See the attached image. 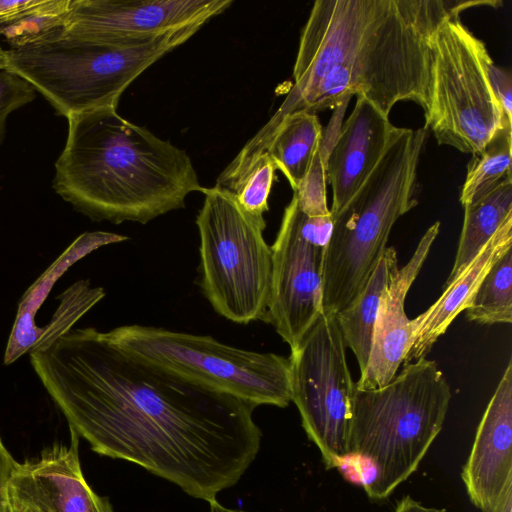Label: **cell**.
I'll return each mask as SVG.
<instances>
[{"instance_id":"6da1fadb","label":"cell","mask_w":512,"mask_h":512,"mask_svg":"<svg viewBox=\"0 0 512 512\" xmlns=\"http://www.w3.org/2000/svg\"><path fill=\"white\" fill-rule=\"evenodd\" d=\"M71 432L210 501L235 485L260 449L254 406L136 358L94 327L29 352Z\"/></svg>"},{"instance_id":"7a4b0ae2","label":"cell","mask_w":512,"mask_h":512,"mask_svg":"<svg viewBox=\"0 0 512 512\" xmlns=\"http://www.w3.org/2000/svg\"><path fill=\"white\" fill-rule=\"evenodd\" d=\"M475 5L497 1H315L300 37L294 85L261 131L293 112L334 109L358 95L387 115L400 101L425 113L434 32Z\"/></svg>"},{"instance_id":"3957f363","label":"cell","mask_w":512,"mask_h":512,"mask_svg":"<svg viewBox=\"0 0 512 512\" xmlns=\"http://www.w3.org/2000/svg\"><path fill=\"white\" fill-rule=\"evenodd\" d=\"M67 140L53 188L93 221L146 224L203 193L188 154L144 127L101 107L67 117Z\"/></svg>"},{"instance_id":"277c9868","label":"cell","mask_w":512,"mask_h":512,"mask_svg":"<svg viewBox=\"0 0 512 512\" xmlns=\"http://www.w3.org/2000/svg\"><path fill=\"white\" fill-rule=\"evenodd\" d=\"M450 399L446 378L426 357L404 364L380 388H354L350 457L368 470L362 484L370 498H387L417 470L442 429Z\"/></svg>"},{"instance_id":"5b68a950","label":"cell","mask_w":512,"mask_h":512,"mask_svg":"<svg viewBox=\"0 0 512 512\" xmlns=\"http://www.w3.org/2000/svg\"><path fill=\"white\" fill-rule=\"evenodd\" d=\"M427 129L394 127L380 160L349 201L332 214L322 260L323 311L337 313L361 293L396 221L417 204L418 166Z\"/></svg>"},{"instance_id":"8992f818","label":"cell","mask_w":512,"mask_h":512,"mask_svg":"<svg viewBox=\"0 0 512 512\" xmlns=\"http://www.w3.org/2000/svg\"><path fill=\"white\" fill-rule=\"evenodd\" d=\"M202 26L119 41L67 36L61 28L37 43L5 50L4 70L27 81L66 118L95 108H117L120 96L139 75Z\"/></svg>"},{"instance_id":"52a82bcc","label":"cell","mask_w":512,"mask_h":512,"mask_svg":"<svg viewBox=\"0 0 512 512\" xmlns=\"http://www.w3.org/2000/svg\"><path fill=\"white\" fill-rule=\"evenodd\" d=\"M126 353L254 407H287L291 399L289 357L223 344L211 336L124 325L104 332Z\"/></svg>"},{"instance_id":"ba28073f","label":"cell","mask_w":512,"mask_h":512,"mask_svg":"<svg viewBox=\"0 0 512 512\" xmlns=\"http://www.w3.org/2000/svg\"><path fill=\"white\" fill-rule=\"evenodd\" d=\"M203 193L196 218L202 292L213 309L232 322L264 321L272 273L264 217L246 212L234 194L220 186Z\"/></svg>"},{"instance_id":"9c48e42d","label":"cell","mask_w":512,"mask_h":512,"mask_svg":"<svg viewBox=\"0 0 512 512\" xmlns=\"http://www.w3.org/2000/svg\"><path fill=\"white\" fill-rule=\"evenodd\" d=\"M425 129L440 145L479 154L512 127L492 90L485 43L460 20L444 19L434 32Z\"/></svg>"},{"instance_id":"30bf717a","label":"cell","mask_w":512,"mask_h":512,"mask_svg":"<svg viewBox=\"0 0 512 512\" xmlns=\"http://www.w3.org/2000/svg\"><path fill=\"white\" fill-rule=\"evenodd\" d=\"M291 399L326 469L350 458L352 381L335 313L323 311L291 351Z\"/></svg>"},{"instance_id":"8fae6325","label":"cell","mask_w":512,"mask_h":512,"mask_svg":"<svg viewBox=\"0 0 512 512\" xmlns=\"http://www.w3.org/2000/svg\"><path fill=\"white\" fill-rule=\"evenodd\" d=\"M272 273L264 322L294 351L323 312L324 248L306 240L299 228L295 197L286 206L271 246Z\"/></svg>"},{"instance_id":"7c38bea8","label":"cell","mask_w":512,"mask_h":512,"mask_svg":"<svg viewBox=\"0 0 512 512\" xmlns=\"http://www.w3.org/2000/svg\"><path fill=\"white\" fill-rule=\"evenodd\" d=\"M232 0H71L61 32L96 41L145 39L205 24Z\"/></svg>"},{"instance_id":"4fadbf2b","label":"cell","mask_w":512,"mask_h":512,"mask_svg":"<svg viewBox=\"0 0 512 512\" xmlns=\"http://www.w3.org/2000/svg\"><path fill=\"white\" fill-rule=\"evenodd\" d=\"M70 446L56 445L38 458L17 462L7 486V500L17 512H113L82 473L78 436Z\"/></svg>"},{"instance_id":"5bb4252c","label":"cell","mask_w":512,"mask_h":512,"mask_svg":"<svg viewBox=\"0 0 512 512\" xmlns=\"http://www.w3.org/2000/svg\"><path fill=\"white\" fill-rule=\"evenodd\" d=\"M462 480L471 502L482 512H491L512 483L511 360L478 425Z\"/></svg>"},{"instance_id":"9a60e30c","label":"cell","mask_w":512,"mask_h":512,"mask_svg":"<svg viewBox=\"0 0 512 512\" xmlns=\"http://www.w3.org/2000/svg\"><path fill=\"white\" fill-rule=\"evenodd\" d=\"M440 222L432 224L421 237L406 265L397 268L379 302L372 346L365 370L355 387L380 388L389 383L403 363L410 346L411 320L405 313V298L439 234Z\"/></svg>"},{"instance_id":"2e32d148","label":"cell","mask_w":512,"mask_h":512,"mask_svg":"<svg viewBox=\"0 0 512 512\" xmlns=\"http://www.w3.org/2000/svg\"><path fill=\"white\" fill-rule=\"evenodd\" d=\"M394 127L389 115L365 96H356L352 113L342 124L327 160V182L332 188L331 214L349 201L372 172Z\"/></svg>"},{"instance_id":"e0dca14e","label":"cell","mask_w":512,"mask_h":512,"mask_svg":"<svg viewBox=\"0 0 512 512\" xmlns=\"http://www.w3.org/2000/svg\"><path fill=\"white\" fill-rule=\"evenodd\" d=\"M512 248V215L476 257L447 285L439 298L411 320L410 346L403 364L425 357L453 320L469 306L491 266Z\"/></svg>"},{"instance_id":"ac0fdd59","label":"cell","mask_w":512,"mask_h":512,"mask_svg":"<svg viewBox=\"0 0 512 512\" xmlns=\"http://www.w3.org/2000/svg\"><path fill=\"white\" fill-rule=\"evenodd\" d=\"M127 239V236L112 232H84L60 254L25 291L18 303L4 352L5 365H10L25 353H29L40 339L43 327L36 325L35 316L59 278L77 261L98 248Z\"/></svg>"},{"instance_id":"d6986e66","label":"cell","mask_w":512,"mask_h":512,"mask_svg":"<svg viewBox=\"0 0 512 512\" xmlns=\"http://www.w3.org/2000/svg\"><path fill=\"white\" fill-rule=\"evenodd\" d=\"M397 268V252L394 247H387L361 293L335 314L344 344L353 351L360 374L369 360L380 298Z\"/></svg>"},{"instance_id":"ffe728a7","label":"cell","mask_w":512,"mask_h":512,"mask_svg":"<svg viewBox=\"0 0 512 512\" xmlns=\"http://www.w3.org/2000/svg\"><path fill=\"white\" fill-rule=\"evenodd\" d=\"M464 208V220L449 284L480 252L512 215V178Z\"/></svg>"},{"instance_id":"44dd1931","label":"cell","mask_w":512,"mask_h":512,"mask_svg":"<svg viewBox=\"0 0 512 512\" xmlns=\"http://www.w3.org/2000/svg\"><path fill=\"white\" fill-rule=\"evenodd\" d=\"M512 127L502 129L479 153L472 155L460 191V203L469 205L512 178Z\"/></svg>"},{"instance_id":"7402d4cb","label":"cell","mask_w":512,"mask_h":512,"mask_svg":"<svg viewBox=\"0 0 512 512\" xmlns=\"http://www.w3.org/2000/svg\"><path fill=\"white\" fill-rule=\"evenodd\" d=\"M465 311L482 325L512 322V248L491 266Z\"/></svg>"},{"instance_id":"603a6c76","label":"cell","mask_w":512,"mask_h":512,"mask_svg":"<svg viewBox=\"0 0 512 512\" xmlns=\"http://www.w3.org/2000/svg\"><path fill=\"white\" fill-rule=\"evenodd\" d=\"M71 0H37L15 18L0 23V36L9 49L31 45L63 28Z\"/></svg>"},{"instance_id":"cb8c5ba5","label":"cell","mask_w":512,"mask_h":512,"mask_svg":"<svg viewBox=\"0 0 512 512\" xmlns=\"http://www.w3.org/2000/svg\"><path fill=\"white\" fill-rule=\"evenodd\" d=\"M105 294L102 287L91 286L88 279H81L69 286L58 296L60 304L50 322L43 326L41 337L32 350L48 347L58 337L71 330L81 317L105 297Z\"/></svg>"},{"instance_id":"d4e9b609","label":"cell","mask_w":512,"mask_h":512,"mask_svg":"<svg viewBox=\"0 0 512 512\" xmlns=\"http://www.w3.org/2000/svg\"><path fill=\"white\" fill-rule=\"evenodd\" d=\"M276 165L267 152L260 154L243 173L230 192L239 205L254 216L269 210L268 198L276 178Z\"/></svg>"},{"instance_id":"484cf974","label":"cell","mask_w":512,"mask_h":512,"mask_svg":"<svg viewBox=\"0 0 512 512\" xmlns=\"http://www.w3.org/2000/svg\"><path fill=\"white\" fill-rule=\"evenodd\" d=\"M327 156L319 146L304 178L293 191L297 206L310 217L330 215L327 204Z\"/></svg>"},{"instance_id":"4316f807","label":"cell","mask_w":512,"mask_h":512,"mask_svg":"<svg viewBox=\"0 0 512 512\" xmlns=\"http://www.w3.org/2000/svg\"><path fill=\"white\" fill-rule=\"evenodd\" d=\"M35 89L24 79L8 71H0V144L2 143L6 120L11 112L35 99Z\"/></svg>"},{"instance_id":"83f0119b","label":"cell","mask_w":512,"mask_h":512,"mask_svg":"<svg viewBox=\"0 0 512 512\" xmlns=\"http://www.w3.org/2000/svg\"><path fill=\"white\" fill-rule=\"evenodd\" d=\"M488 76L505 116L512 122V78L510 72L496 66L493 60L488 63Z\"/></svg>"},{"instance_id":"f1b7e54d","label":"cell","mask_w":512,"mask_h":512,"mask_svg":"<svg viewBox=\"0 0 512 512\" xmlns=\"http://www.w3.org/2000/svg\"><path fill=\"white\" fill-rule=\"evenodd\" d=\"M16 464L0 437V512H9L7 486Z\"/></svg>"},{"instance_id":"f546056e","label":"cell","mask_w":512,"mask_h":512,"mask_svg":"<svg viewBox=\"0 0 512 512\" xmlns=\"http://www.w3.org/2000/svg\"><path fill=\"white\" fill-rule=\"evenodd\" d=\"M36 2L37 0H0V23L12 20Z\"/></svg>"},{"instance_id":"4dcf8cb0","label":"cell","mask_w":512,"mask_h":512,"mask_svg":"<svg viewBox=\"0 0 512 512\" xmlns=\"http://www.w3.org/2000/svg\"><path fill=\"white\" fill-rule=\"evenodd\" d=\"M395 512H447V510L445 508L437 509L425 507L407 495L398 503Z\"/></svg>"},{"instance_id":"1f68e13d","label":"cell","mask_w":512,"mask_h":512,"mask_svg":"<svg viewBox=\"0 0 512 512\" xmlns=\"http://www.w3.org/2000/svg\"><path fill=\"white\" fill-rule=\"evenodd\" d=\"M491 512H512V483L508 485Z\"/></svg>"},{"instance_id":"d6a6232c","label":"cell","mask_w":512,"mask_h":512,"mask_svg":"<svg viewBox=\"0 0 512 512\" xmlns=\"http://www.w3.org/2000/svg\"><path fill=\"white\" fill-rule=\"evenodd\" d=\"M210 504V512H243L242 510L229 509L222 506L216 499L208 501Z\"/></svg>"},{"instance_id":"836d02e7","label":"cell","mask_w":512,"mask_h":512,"mask_svg":"<svg viewBox=\"0 0 512 512\" xmlns=\"http://www.w3.org/2000/svg\"><path fill=\"white\" fill-rule=\"evenodd\" d=\"M5 68V50L0 45V71Z\"/></svg>"},{"instance_id":"e575fe53","label":"cell","mask_w":512,"mask_h":512,"mask_svg":"<svg viewBox=\"0 0 512 512\" xmlns=\"http://www.w3.org/2000/svg\"><path fill=\"white\" fill-rule=\"evenodd\" d=\"M9 512H17L9 507Z\"/></svg>"}]
</instances>
